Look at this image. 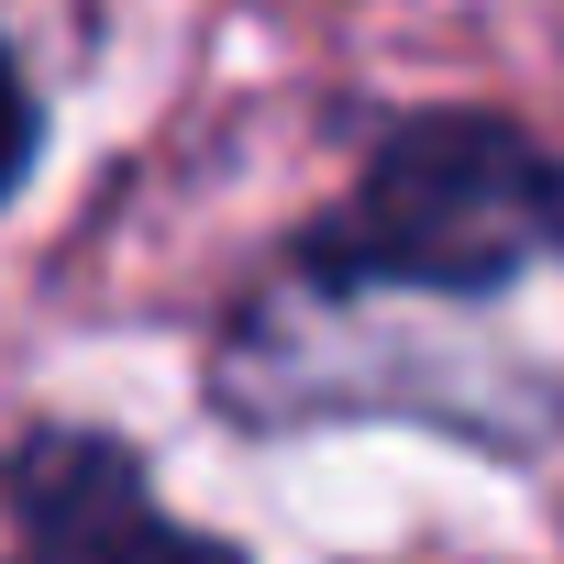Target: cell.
Returning a JSON list of instances; mask_svg holds the SVG:
<instances>
[{
    "instance_id": "cell-1",
    "label": "cell",
    "mask_w": 564,
    "mask_h": 564,
    "mask_svg": "<svg viewBox=\"0 0 564 564\" xmlns=\"http://www.w3.org/2000/svg\"><path fill=\"white\" fill-rule=\"evenodd\" d=\"M311 289H443L487 300L531 265H564V155H542L498 111L399 122L355 199L300 243Z\"/></svg>"
},
{
    "instance_id": "cell-2",
    "label": "cell",
    "mask_w": 564,
    "mask_h": 564,
    "mask_svg": "<svg viewBox=\"0 0 564 564\" xmlns=\"http://www.w3.org/2000/svg\"><path fill=\"white\" fill-rule=\"evenodd\" d=\"M0 498L23 520V564H232L210 531L155 509L133 454H111L89 432H34L0 476Z\"/></svg>"
},
{
    "instance_id": "cell-3",
    "label": "cell",
    "mask_w": 564,
    "mask_h": 564,
    "mask_svg": "<svg viewBox=\"0 0 564 564\" xmlns=\"http://www.w3.org/2000/svg\"><path fill=\"white\" fill-rule=\"evenodd\" d=\"M34 166V100L12 78V45H0V199H12V177Z\"/></svg>"
}]
</instances>
